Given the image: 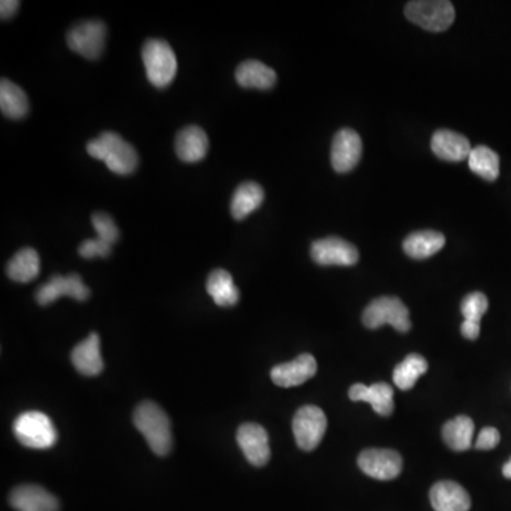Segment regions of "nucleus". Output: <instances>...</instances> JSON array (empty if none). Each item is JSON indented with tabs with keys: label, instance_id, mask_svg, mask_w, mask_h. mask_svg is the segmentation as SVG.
I'll return each instance as SVG.
<instances>
[{
	"label": "nucleus",
	"instance_id": "nucleus-34",
	"mask_svg": "<svg viewBox=\"0 0 511 511\" xmlns=\"http://www.w3.org/2000/svg\"><path fill=\"white\" fill-rule=\"evenodd\" d=\"M19 6L20 2H16V0H2V4H0V16L4 20L12 19L16 15L17 10H19Z\"/></svg>",
	"mask_w": 511,
	"mask_h": 511
},
{
	"label": "nucleus",
	"instance_id": "nucleus-28",
	"mask_svg": "<svg viewBox=\"0 0 511 511\" xmlns=\"http://www.w3.org/2000/svg\"><path fill=\"white\" fill-rule=\"evenodd\" d=\"M428 368V361L422 356L410 354L395 367L392 374L394 384L402 391H410Z\"/></svg>",
	"mask_w": 511,
	"mask_h": 511
},
{
	"label": "nucleus",
	"instance_id": "nucleus-26",
	"mask_svg": "<svg viewBox=\"0 0 511 511\" xmlns=\"http://www.w3.org/2000/svg\"><path fill=\"white\" fill-rule=\"evenodd\" d=\"M7 276L17 283H29L40 273V258L32 248L17 251L6 267Z\"/></svg>",
	"mask_w": 511,
	"mask_h": 511
},
{
	"label": "nucleus",
	"instance_id": "nucleus-16",
	"mask_svg": "<svg viewBox=\"0 0 511 511\" xmlns=\"http://www.w3.org/2000/svg\"><path fill=\"white\" fill-rule=\"evenodd\" d=\"M431 148L439 159L448 163H462L464 159H469L470 153L474 150L464 135L449 130L436 131L431 141Z\"/></svg>",
	"mask_w": 511,
	"mask_h": 511
},
{
	"label": "nucleus",
	"instance_id": "nucleus-7",
	"mask_svg": "<svg viewBox=\"0 0 511 511\" xmlns=\"http://www.w3.org/2000/svg\"><path fill=\"white\" fill-rule=\"evenodd\" d=\"M327 431V416L314 405H305L295 412L293 433L302 451L312 452L320 445Z\"/></svg>",
	"mask_w": 511,
	"mask_h": 511
},
{
	"label": "nucleus",
	"instance_id": "nucleus-23",
	"mask_svg": "<svg viewBox=\"0 0 511 511\" xmlns=\"http://www.w3.org/2000/svg\"><path fill=\"white\" fill-rule=\"evenodd\" d=\"M207 292L219 307H233L240 299V293L233 282L232 274L223 269H217L209 274Z\"/></svg>",
	"mask_w": 511,
	"mask_h": 511
},
{
	"label": "nucleus",
	"instance_id": "nucleus-6",
	"mask_svg": "<svg viewBox=\"0 0 511 511\" xmlns=\"http://www.w3.org/2000/svg\"><path fill=\"white\" fill-rule=\"evenodd\" d=\"M362 323L371 330L389 325L399 333H408L412 325L410 310L397 297H379L369 303L362 314Z\"/></svg>",
	"mask_w": 511,
	"mask_h": 511
},
{
	"label": "nucleus",
	"instance_id": "nucleus-31",
	"mask_svg": "<svg viewBox=\"0 0 511 511\" xmlns=\"http://www.w3.org/2000/svg\"><path fill=\"white\" fill-rule=\"evenodd\" d=\"M92 228L97 232V238L107 241L110 245H115L120 239V230L115 225L114 219L104 212H96L91 218Z\"/></svg>",
	"mask_w": 511,
	"mask_h": 511
},
{
	"label": "nucleus",
	"instance_id": "nucleus-12",
	"mask_svg": "<svg viewBox=\"0 0 511 511\" xmlns=\"http://www.w3.org/2000/svg\"><path fill=\"white\" fill-rule=\"evenodd\" d=\"M362 155V141L351 128H343L334 135L331 146V165L338 174H346L358 165Z\"/></svg>",
	"mask_w": 511,
	"mask_h": 511
},
{
	"label": "nucleus",
	"instance_id": "nucleus-10",
	"mask_svg": "<svg viewBox=\"0 0 511 511\" xmlns=\"http://www.w3.org/2000/svg\"><path fill=\"white\" fill-rule=\"evenodd\" d=\"M63 295L71 297L77 302H86L90 297V289L83 283V279L79 274H69V276L56 274L48 280V283L38 287L36 292V302L40 305H48Z\"/></svg>",
	"mask_w": 511,
	"mask_h": 511
},
{
	"label": "nucleus",
	"instance_id": "nucleus-17",
	"mask_svg": "<svg viewBox=\"0 0 511 511\" xmlns=\"http://www.w3.org/2000/svg\"><path fill=\"white\" fill-rule=\"evenodd\" d=\"M175 150L184 163H199L209 151V138L202 128L189 125L176 135Z\"/></svg>",
	"mask_w": 511,
	"mask_h": 511
},
{
	"label": "nucleus",
	"instance_id": "nucleus-29",
	"mask_svg": "<svg viewBox=\"0 0 511 511\" xmlns=\"http://www.w3.org/2000/svg\"><path fill=\"white\" fill-rule=\"evenodd\" d=\"M470 171L486 181H495L500 174V158L489 146L479 145L469 155Z\"/></svg>",
	"mask_w": 511,
	"mask_h": 511
},
{
	"label": "nucleus",
	"instance_id": "nucleus-15",
	"mask_svg": "<svg viewBox=\"0 0 511 511\" xmlns=\"http://www.w3.org/2000/svg\"><path fill=\"white\" fill-rule=\"evenodd\" d=\"M12 507L17 511H59L60 505L55 495L36 484H23L9 495Z\"/></svg>",
	"mask_w": 511,
	"mask_h": 511
},
{
	"label": "nucleus",
	"instance_id": "nucleus-11",
	"mask_svg": "<svg viewBox=\"0 0 511 511\" xmlns=\"http://www.w3.org/2000/svg\"><path fill=\"white\" fill-rule=\"evenodd\" d=\"M312 258L320 266H354L359 253L356 246L340 238H325L312 245Z\"/></svg>",
	"mask_w": 511,
	"mask_h": 511
},
{
	"label": "nucleus",
	"instance_id": "nucleus-33",
	"mask_svg": "<svg viewBox=\"0 0 511 511\" xmlns=\"http://www.w3.org/2000/svg\"><path fill=\"white\" fill-rule=\"evenodd\" d=\"M499 443V431L495 428H490L489 426V428L482 429V432L477 436L474 448L479 449V451H490V449H495Z\"/></svg>",
	"mask_w": 511,
	"mask_h": 511
},
{
	"label": "nucleus",
	"instance_id": "nucleus-14",
	"mask_svg": "<svg viewBox=\"0 0 511 511\" xmlns=\"http://www.w3.org/2000/svg\"><path fill=\"white\" fill-rule=\"evenodd\" d=\"M317 374V361L310 354H302L293 361L280 364L271 369V381L282 388L299 387Z\"/></svg>",
	"mask_w": 511,
	"mask_h": 511
},
{
	"label": "nucleus",
	"instance_id": "nucleus-36",
	"mask_svg": "<svg viewBox=\"0 0 511 511\" xmlns=\"http://www.w3.org/2000/svg\"><path fill=\"white\" fill-rule=\"evenodd\" d=\"M503 474H505V477H507V479H511V459L503 466Z\"/></svg>",
	"mask_w": 511,
	"mask_h": 511
},
{
	"label": "nucleus",
	"instance_id": "nucleus-9",
	"mask_svg": "<svg viewBox=\"0 0 511 511\" xmlns=\"http://www.w3.org/2000/svg\"><path fill=\"white\" fill-rule=\"evenodd\" d=\"M359 469L378 480H392L402 472V457L391 449H366L358 456Z\"/></svg>",
	"mask_w": 511,
	"mask_h": 511
},
{
	"label": "nucleus",
	"instance_id": "nucleus-1",
	"mask_svg": "<svg viewBox=\"0 0 511 511\" xmlns=\"http://www.w3.org/2000/svg\"><path fill=\"white\" fill-rule=\"evenodd\" d=\"M133 420L154 453L158 456L169 454L172 451V426L163 408L146 400L135 408Z\"/></svg>",
	"mask_w": 511,
	"mask_h": 511
},
{
	"label": "nucleus",
	"instance_id": "nucleus-21",
	"mask_svg": "<svg viewBox=\"0 0 511 511\" xmlns=\"http://www.w3.org/2000/svg\"><path fill=\"white\" fill-rule=\"evenodd\" d=\"M236 81L243 89L269 90L276 84V71L258 60L243 61L236 69Z\"/></svg>",
	"mask_w": 511,
	"mask_h": 511
},
{
	"label": "nucleus",
	"instance_id": "nucleus-22",
	"mask_svg": "<svg viewBox=\"0 0 511 511\" xmlns=\"http://www.w3.org/2000/svg\"><path fill=\"white\" fill-rule=\"evenodd\" d=\"M446 239L442 233L435 230H422V232L410 233L405 240H403V250L412 259L432 258L433 254L445 246Z\"/></svg>",
	"mask_w": 511,
	"mask_h": 511
},
{
	"label": "nucleus",
	"instance_id": "nucleus-27",
	"mask_svg": "<svg viewBox=\"0 0 511 511\" xmlns=\"http://www.w3.org/2000/svg\"><path fill=\"white\" fill-rule=\"evenodd\" d=\"M474 423L469 416H456L442 429V436L449 448L456 452L467 451L474 445Z\"/></svg>",
	"mask_w": 511,
	"mask_h": 511
},
{
	"label": "nucleus",
	"instance_id": "nucleus-4",
	"mask_svg": "<svg viewBox=\"0 0 511 511\" xmlns=\"http://www.w3.org/2000/svg\"><path fill=\"white\" fill-rule=\"evenodd\" d=\"M13 432L23 446L36 451L53 448L59 438L50 418L37 410L17 416L13 423Z\"/></svg>",
	"mask_w": 511,
	"mask_h": 511
},
{
	"label": "nucleus",
	"instance_id": "nucleus-18",
	"mask_svg": "<svg viewBox=\"0 0 511 511\" xmlns=\"http://www.w3.org/2000/svg\"><path fill=\"white\" fill-rule=\"evenodd\" d=\"M71 362L80 374L96 377L104 369L99 334L91 333L86 340L77 344L71 351Z\"/></svg>",
	"mask_w": 511,
	"mask_h": 511
},
{
	"label": "nucleus",
	"instance_id": "nucleus-20",
	"mask_svg": "<svg viewBox=\"0 0 511 511\" xmlns=\"http://www.w3.org/2000/svg\"><path fill=\"white\" fill-rule=\"evenodd\" d=\"M349 398L356 402H368L375 412L381 416H389L394 412V389L391 385L385 382L367 387L364 384H356L349 389Z\"/></svg>",
	"mask_w": 511,
	"mask_h": 511
},
{
	"label": "nucleus",
	"instance_id": "nucleus-24",
	"mask_svg": "<svg viewBox=\"0 0 511 511\" xmlns=\"http://www.w3.org/2000/svg\"><path fill=\"white\" fill-rule=\"evenodd\" d=\"M263 200L264 191L261 185L256 182H245V184L239 185L233 194L232 202H230V213H232L233 219H245L263 204Z\"/></svg>",
	"mask_w": 511,
	"mask_h": 511
},
{
	"label": "nucleus",
	"instance_id": "nucleus-8",
	"mask_svg": "<svg viewBox=\"0 0 511 511\" xmlns=\"http://www.w3.org/2000/svg\"><path fill=\"white\" fill-rule=\"evenodd\" d=\"M107 40V26L101 20H86L67 33V45L77 55L97 60L102 55Z\"/></svg>",
	"mask_w": 511,
	"mask_h": 511
},
{
	"label": "nucleus",
	"instance_id": "nucleus-30",
	"mask_svg": "<svg viewBox=\"0 0 511 511\" xmlns=\"http://www.w3.org/2000/svg\"><path fill=\"white\" fill-rule=\"evenodd\" d=\"M461 310L464 320L474 321V323H479L480 325L483 315L486 314L487 310H489V300L483 293H470L462 302Z\"/></svg>",
	"mask_w": 511,
	"mask_h": 511
},
{
	"label": "nucleus",
	"instance_id": "nucleus-32",
	"mask_svg": "<svg viewBox=\"0 0 511 511\" xmlns=\"http://www.w3.org/2000/svg\"><path fill=\"white\" fill-rule=\"evenodd\" d=\"M112 245L101 239L84 240L79 248V254L84 259L109 258Z\"/></svg>",
	"mask_w": 511,
	"mask_h": 511
},
{
	"label": "nucleus",
	"instance_id": "nucleus-2",
	"mask_svg": "<svg viewBox=\"0 0 511 511\" xmlns=\"http://www.w3.org/2000/svg\"><path fill=\"white\" fill-rule=\"evenodd\" d=\"M92 158L104 161L110 171L117 175H131L137 169L138 154L130 143L112 131H105L96 140L87 144Z\"/></svg>",
	"mask_w": 511,
	"mask_h": 511
},
{
	"label": "nucleus",
	"instance_id": "nucleus-3",
	"mask_svg": "<svg viewBox=\"0 0 511 511\" xmlns=\"http://www.w3.org/2000/svg\"><path fill=\"white\" fill-rule=\"evenodd\" d=\"M141 56L145 66L146 77L153 86L165 89L174 81L178 71V61L171 46L165 40H159V38L146 40Z\"/></svg>",
	"mask_w": 511,
	"mask_h": 511
},
{
	"label": "nucleus",
	"instance_id": "nucleus-5",
	"mask_svg": "<svg viewBox=\"0 0 511 511\" xmlns=\"http://www.w3.org/2000/svg\"><path fill=\"white\" fill-rule=\"evenodd\" d=\"M408 20L429 32H445L453 25L456 12L448 0H415L405 7Z\"/></svg>",
	"mask_w": 511,
	"mask_h": 511
},
{
	"label": "nucleus",
	"instance_id": "nucleus-13",
	"mask_svg": "<svg viewBox=\"0 0 511 511\" xmlns=\"http://www.w3.org/2000/svg\"><path fill=\"white\" fill-rule=\"evenodd\" d=\"M239 448L241 449L249 463L264 466L271 461V446L266 429L258 423H243L236 433Z\"/></svg>",
	"mask_w": 511,
	"mask_h": 511
},
{
	"label": "nucleus",
	"instance_id": "nucleus-19",
	"mask_svg": "<svg viewBox=\"0 0 511 511\" xmlns=\"http://www.w3.org/2000/svg\"><path fill=\"white\" fill-rule=\"evenodd\" d=\"M431 503L435 511H469L470 495L461 484L454 482H439L431 489Z\"/></svg>",
	"mask_w": 511,
	"mask_h": 511
},
{
	"label": "nucleus",
	"instance_id": "nucleus-25",
	"mask_svg": "<svg viewBox=\"0 0 511 511\" xmlns=\"http://www.w3.org/2000/svg\"><path fill=\"white\" fill-rule=\"evenodd\" d=\"M0 110L10 120H22L29 114V99L26 92L7 79L0 81Z\"/></svg>",
	"mask_w": 511,
	"mask_h": 511
},
{
	"label": "nucleus",
	"instance_id": "nucleus-35",
	"mask_svg": "<svg viewBox=\"0 0 511 511\" xmlns=\"http://www.w3.org/2000/svg\"><path fill=\"white\" fill-rule=\"evenodd\" d=\"M462 334L463 337L467 340H477L480 335V325L479 323H474V321H463V325L461 327Z\"/></svg>",
	"mask_w": 511,
	"mask_h": 511
}]
</instances>
